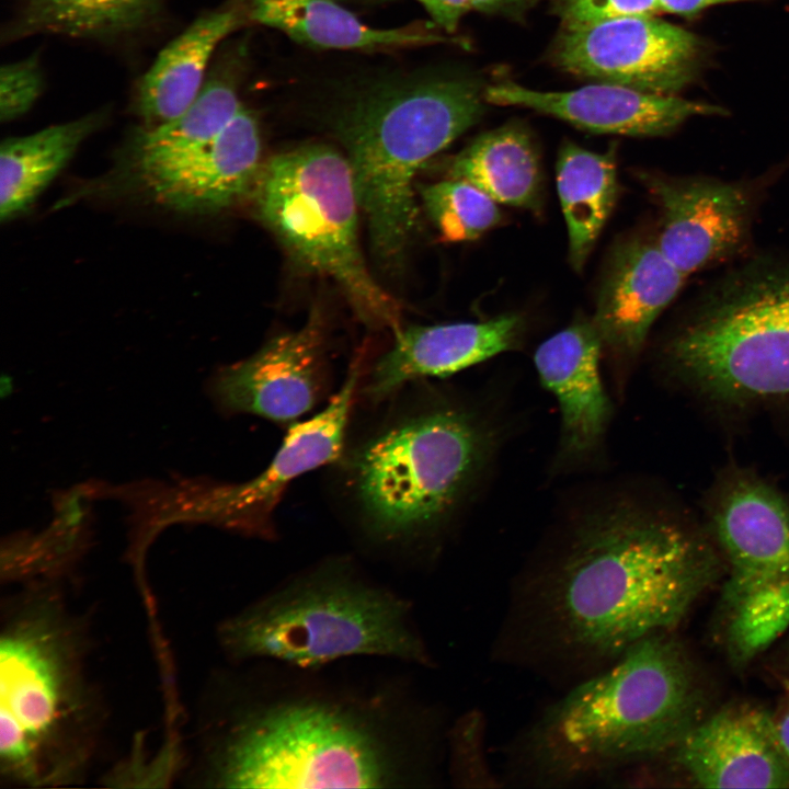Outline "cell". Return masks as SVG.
<instances>
[{
	"label": "cell",
	"instance_id": "8d00e7d4",
	"mask_svg": "<svg viewBox=\"0 0 789 789\" xmlns=\"http://www.w3.org/2000/svg\"><path fill=\"white\" fill-rule=\"evenodd\" d=\"M338 1H340L342 3V2H351V1L352 2H354V1H358V2L359 1H362V2L363 1H377V2H379V1H388V0H338Z\"/></svg>",
	"mask_w": 789,
	"mask_h": 789
},
{
	"label": "cell",
	"instance_id": "8fae6325",
	"mask_svg": "<svg viewBox=\"0 0 789 789\" xmlns=\"http://www.w3.org/2000/svg\"><path fill=\"white\" fill-rule=\"evenodd\" d=\"M602 339L592 318L578 317L534 353L541 386L556 399L560 427L549 464L552 477L604 465L614 402L601 373Z\"/></svg>",
	"mask_w": 789,
	"mask_h": 789
},
{
	"label": "cell",
	"instance_id": "7a4b0ae2",
	"mask_svg": "<svg viewBox=\"0 0 789 789\" xmlns=\"http://www.w3.org/2000/svg\"><path fill=\"white\" fill-rule=\"evenodd\" d=\"M231 674L202 724L211 788H411L439 780L448 728L390 684L273 661Z\"/></svg>",
	"mask_w": 789,
	"mask_h": 789
},
{
	"label": "cell",
	"instance_id": "9c48e42d",
	"mask_svg": "<svg viewBox=\"0 0 789 789\" xmlns=\"http://www.w3.org/2000/svg\"><path fill=\"white\" fill-rule=\"evenodd\" d=\"M259 218L299 264L335 282L368 328L402 329L401 309L373 277L358 238L359 205L346 157L305 145L262 164L252 191Z\"/></svg>",
	"mask_w": 789,
	"mask_h": 789
},
{
	"label": "cell",
	"instance_id": "cb8c5ba5",
	"mask_svg": "<svg viewBox=\"0 0 789 789\" xmlns=\"http://www.w3.org/2000/svg\"><path fill=\"white\" fill-rule=\"evenodd\" d=\"M557 190L567 222L569 260L581 271L619 194L613 151L598 153L567 141L556 167Z\"/></svg>",
	"mask_w": 789,
	"mask_h": 789
},
{
	"label": "cell",
	"instance_id": "d6a6232c",
	"mask_svg": "<svg viewBox=\"0 0 789 789\" xmlns=\"http://www.w3.org/2000/svg\"><path fill=\"white\" fill-rule=\"evenodd\" d=\"M436 25L454 33L462 16L473 9V0H418Z\"/></svg>",
	"mask_w": 789,
	"mask_h": 789
},
{
	"label": "cell",
	"instance_id": "8992f818",
	"mask_svg": "<svg viewBox=\"0 0 789 789\" xmlns=\"http://www.w3.org/2000/svg\"><path fill=\"white\" fill-rule=\"evenodd\" d=\"M217 640L238 664L273 661L318 668L356 656L433 663L411 602L345 556L297 572L229 615Z\"/></svg>",
	"mask_w": 789,
	"mask_h": 789
},
{
	"label": "cell",
	"instance_id": "ba28073f",
	"mask_svg": "<svg viewBox=\"0 0 789 789\" xmlns=\"http://www.w3.org/2000/svg\"><path fill=\"white\" fill-rule=\"evenodd\" d=\"M656 359L665 379L716 405H789V261H754L727 276Z\"/></svg>",
	"mask_w": 789,
	"mask_h": 789
},
{
	"label": "cell",
	"instance_id": "d590c367",
	"mask_svg": "<svg viewBox=\"0 0 789 789\" xmlns=\"http://www.w3.org/2000/svg\"><path fill=\"white\" fill-rule=\"evenodd\" d=\"M774 723L781 747L789 761V705L777 718H774Z\"/></svg>",
	"mask_w": 789,
	"mask_h": 789
},
{
	"label": "cell",
	"instance_id": "f546056e",
	"mask_svg": "<svg viewBox=\"0 0 789 789\" xmlns=\"http://www.w3.org/2000/svg\"><path fill=\"white\" fill-rule=\"evenodd\" d=\"M482 729V719L472 713L448 731L449 774L464 786H496L485 762Z\"/></svg>",
	"mask_w": 789,
	"mask_h": 789
},
{
	"label": "cell",
	"instance_id": "9a60e30c",
	"mask_svg": "<svg viewBox=\"0 0 789 789\" xmlns=\"http://www.w3.org/2000/svg\"><path fill=\"white\" fill-rule=\"evenodd\" d=\"M707 514L730 564L729 609L756 590L789 580V504L771 484L730 469L714 483Z\"/></svg>",
	"mask_w": 789,
	"mask_h": 789
},
{
	"label": "cell",
	"instance_id": "ac0fdd59",
	"mask_svg": "<svg viewBox=\"0 0 789 789\" xmlns=\"http://www.w3.org/2000/svg\"><path fill=\"white\" fill-rule=\"evenodd\" d=\"M524 333L525 321L517 313L480 322L402 328L374 364L363 393L377 401L410 382L450 376L519 348Z\"/></svg>",
	"mask_w": 789,
	"mask_h": 789
},
{
	"label": "cell",
	"instance_id": "1f68e13d",
	"mask_svg": "<svg viewBox=\"0 0 789 789\" xmlns=\"http://www.w3.org/2000/svg\"><path fill=\"white\" fill-rule=\"evenodd\" d=\"M553 11L562 25H582L662 12L658 0H553Z\"/></svg>",
	"mask_w": 789,
	"mask_h": 789
},
{
	"label": "cell",
	"instance_id": "7402d4cb",
	"mask_svg": "<svg viewBox=\"0 0 789 789\" xmlns=\"http://www.w3.org/2000/svg\"><path fill=\"white\" fill-rule=\"evenodd\" d=\"M238 24L236 9L207 13L159 53L138 87L137 107L146 127L174 118L193 103L213 53Z\"/></svg>",
	"mask_w": 789,
	"mask_h": 789
},
{
	"label": "cell",
	"instance_id": "f1b7e54d",
	"mask_svg": "<svg viewBox=\"0 0 789 789\" xmlns=\"http://www.w3.org/2000/svg\"><path fill=\"white\" fill-rule=\"evenodd\" d=\"M730 611L731 649L737 659H751L789 626V580L754 591Z\"/></svg>",
	"mask_w": 789,
	"mask_h": 789
},
{
	"label": "cell",
	"instance_id": "ffe728a7",
	"mask_svg": "<svg viewBox=\"0 0 789 789\" xmlns=\"http://www.w3.org/2000/svg\"><path fill=\"white\" fill-rule=\"evenodd\" d=\"M262 164L259 123L242 106L206 146L138 178L152 198L169 208L211 214L252 193Z\"/></svg>",
	"mask_w": 789,
	"mask_h": 789
},
{
	"label": "cell",
	"instance_id": "d6986e66",
	"mask_svg": "<svg viewBox=\"0 0 789 789\" xmlns=\"http://www.w3.org/2000/svg\"><path fill=\"white\" fill-rule=\"evenodd\" d=\"M671 748L705 788L789 787V761L774 718L763 710L745 706L722 710L696 724Z\"/></svg>",
	"mask_w": 789,
	"mask_h": 789
},
{
	"label": "cell",
	"instance_id": "83f0119b",
	"mask_svg": "<svg viewBox=\"0 0 789 789\" xmlns=\"http://www.w3.org/2000/svg\"><path fill=\"white\" fill-rule=\"evenodd\" d=\"M418 190L427 216L447 241L474 240L502 219L498 203L466 181L448 178Z\"/></svg>",
	"mask_w": 789,
	"mask_h": 789
},
{
	"label": "cell",
	"instance_id": "2e32d148",
	"mask_svg": "<svg viewBox=\"0 0 789 789\" xmlns=\"http://www.w3.org/2000/svg\"><path fill=\"white\" fill-rule=\"evenodd\" d=\"M686 278L663 254L655 237L628 238L613 250L592 320L610 359L618 398L653 323Z\"/></svg>",
	"mask_w": 789,
	"mask_h": 789
},
{
	"label": "cell",
	"instance_id": "e0dca14e",
	"mask_svg": "<svg viewBox=\"0 0 789 789\" xmlns=\"http://www.w3.org/2000/svg\"><path fill=\"white\" fill-rule=\"evenodd\" d=\"M484 99L550 115L592 133L630 137L666 136L694 116L725 113L712 104L607 82L539 91L504 81L487 87Z\"/></svg>",
	"mask_w": 789,
	"mask_h": 789
},
{
	"label": "cell",
	"instance_id": "484cf974",
	"mask_svg": "<svg viewBox=\"0 0 789 789\" xmlns=\"http://www.w3.org/2000/svg\"><path fill=\"white\" fill-rule=\"evenodd\" d=\"M241 107L232 81L219 77L208 80L185 111L138 134L132 158L137 175L172 165L203 148Z\"/></svg>",
	"mask_w": 789,
	"mask_h": 789
},
{
	"label": "cell",
	"instance_id": "3957f363",
	"mask_svg": "<svg viewBox=\"0 0 789 789\" xmlns=\"http://www.w3.org/2000/svg\"><path fill=\"white\" fill-rule=\"evenodd\" d=\"M514 425L492 390L427 387L391 413L340 458L364 537L438 551L489 488Z\"/></svg>",
	"mask_w": 789,
	"mask_h": 789
},
{
	"label": "cell",
	"instance_id": "7c38bea8",
	"mask_svg": "<svg viewBox=\"0 0 789 789\" xmlns=\"http://www.w3.org/2000/svg\"><path fill=\"white\" fill-rule=\"evenodd\" d=\"M361 376V366H354L319 413L290 424L272 461L260 474L243 483L220 485L206 492L195 516L272 539L276 535L274 512L289 484L343 455Z\"/></svg>",
	"mask_w": 789,
	"mask_h": 789
},
{
	"label": "cell",
	"instance_id": "44dd1931",
	"mask_svg": "<svg viewBox=\"0 0 789 789\" xmlns=\"http://www.w3.org/2000/svg\"><path fill=\"white\" fill-rule=\"evenodd\" d=\"M249 13L253 21L319 48L380 50L444 41L422 25L373 27L338 0H251Z\"/></svg>",
	"mask_w": 789,
	"mask_h": 789
},
{
	"label": "cell",
	"instance_id": "6da1fadb",
	"mask_svg": "<svg viewBox=\"0 0 789 789\" xmlns=\"http://www.w3.org/2000/svg\"><path fill=\"white\" fill-rule=\"evenodd\" d=\"M717 570L706 538L656 490L590 481L560 500L518 580L503 650L576 683L673 628Z\"/></svg>",
	"mask_w": 789,
	"mask_h": 789
},
{
	"label": "cell",
	"instance_id": "603a6c76",
	"mask_svg": "<svg viewBox=\"0 0 789 789\" xmlns=\"http://www.w3.org/2000/svg\"><path fill=\"white\" fill-rule=\"evenodd\" d=\"M448 178L472 184L498 204L534 211L541 206L540 157L529 132L516 123L474 138L453 158Z\"/></svg>",
	"mask_w": 789,
	"mask_h": 789
},
{
	"label": "cell",
	"instance_id": "30bf717a",
	"mask_svg": "<svg viewBox=\"0 0 789 789\" xmlns=\"http://www.w3.org/2000/svg\"><path fill=\"white\" fill-rule=\"evenodd\" d=\"M551 55L570 75L672 95L691 81L701 43L655 15H634L562 25Z\"/></svg>",
	"mask_w": 789,
	"mask_h": 789
},
{
	"label": "cell",
	"instance_id": "4fadbf2b",
	"mask_svg": "<svg viewBox=\"0 0 789 789\" xmlns=\"http://www.w3.org/2000/svg\"><path fill=\"white\" fill-rule=\"evenodd\" d=\"M325 351L324 317L313 308L299 329L274 335L247 359L218 371L211 396L226 412L291 424L328 390Z\"/></svg>",
	"mask_w": 789,
	"mask_h": 789
},
{
	"label": "cell",
	"instance_id": "5bb4252c",
	"mask_svg": "<svg viewBox=\"0 0 789 789\" xmlns=\"http://www.w3.org/2000/svg\"><path fill=\"white\" fill-rule=\"evenodd\" d=\"M639 178L660 209L658 245L686 277L745 247L754 210L747 185L658 172Z\"/></svg>",
	"mask_w": 789,
	"mask_h": 789
},
{
	"label": "cell",
	"instance_id": "5b68a950",
	"mask_svg": "<svg viewBox=\"0 0 789 789\" xmlns=\"http://www.w3.org/2000/svg\"><path fill=\"white\" fill-rule=\"evenodd\" d=\"M693 667L666 632L572 684L511 743L505 780L558 788L616 781L694 728Z\"/></svg>",
	"mask_w": 789,
	"mask_h": 789
},
{
	"label": "cell",
	"instance_id": "277c9868",
	"mask_svg": "<svg viewBox=\"0 0 789 789\" xmlns=\"http://www.w3.org/2000/svg\"><path fill=\"white\" fill-rule=\"evenodd\" d=\"M22 583L1 604L0 779L27 788L79 785L107 720L89 621L57 580Z\"/></svg>",
	"mask_w": 789,
	"mask_h": 789
},
{
	"label": "cell",
	"instance_id": "52a82bcc",
	"mask_svg": "<svg viewBox=\"0 0 789 789\" xmlns=\"http://www.w3.org/2000/svg\"><path fill=\"white\" fill-rule=\"evenodd\" d=\"M484 89L466 78L376 85L348 100L335 118L375 261L395 271L418 224L414 179L421 167L476 125Z\"/></svg>",
	"mask_w": 789,
	"mask_h": 789
},
{
	"label": "cell",
	"instance_id": "4dcf8cb0",
	"mask_svg": "<svg viewBox=\"0 0 789 789\" xmlns=\"http://www.w3.org/2000/svg\"><path fill=\"white\" fill-rule=\"evenodd\" d=\"M42 90L43 75L34 56L4 65L0 75L1 121L10 122L25 114Z\"/></svg>",
	"mask_w": 789,
	"mask_h": 789
},
{
	"label": "cell",
	"instance_id": "4316f807",
	"mask_svg": "<svg viewBox=\"0 0 789 789\" xmlns=\"http://www.w3.org/2000/svg\"><path fill=\"white\" fill-rule=\"evenodd\" d=\"M162 0H23L15 35L58 34L98 38L132 32Z\"/></svg>",
	"mask_w": 789,
	"mask_h": 789
},
{
	"label": "cell",
	"instance_id": "836d02e7",
	"mask_svg": "<svg viewBox=\"0 0 789 789\" xmlns=\"http://www.w3.org/2000/svg\"><path fill=\"white\" fill-rule=\"evenodd\" d=\"M537 0H473V10L506 18H522Z\"/></svg>",
	"mask_w": 789,
	"mask_h": 789
},
{
	"label": "cell",
	"instance_id": "e575fe53",
	"mask_svg": "<svg viewBox=\"0 0 789 789\" xmlns=\"http://www.w3.org/2000/svg\"><path fill=\"white\" fill-rule=\"evenodd\" d=\"M745 0H658L662 12L682 15L695 14L708 7Z\"/></svg>",
	"mask_w": 789,
	"mask_h": 789
},
{
	"label": "cell",
	"instance_id": "d4e9b609",
	"mask_svg": "<svg viewBox=\"0 0 789 789\" xmlns=\"http://www.w3.org/2000/svg\"><path fill=\"white\" fill-rule=\"evenodd\" d=\"M103 118L104 114L92 113L4 140L0 152V219L10 220L25 211Z\"/></svg>",
	"mask_w": 789,
	"mask_h": 789
}]
</instances>
